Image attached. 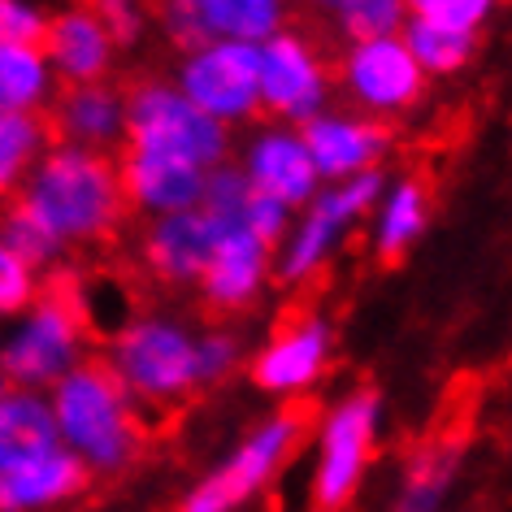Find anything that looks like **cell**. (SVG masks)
Segmentation results:
<instances>
[{"label": "cell", "mask_w": 512, "mask_h": 512, "mask_svg": "<svg viewBox=\"0 0 512 512\" xmlns=\"http://www.w3.org/2000/svg\"><path fill=\"white\" fill-rule=\"evenodd\" d=\"M40 48L48 57V70H53L57 87L105 83L113 61H118V44L109 40V31L100 27L87 5H70L61 14H48Z\"/></svg>", "instance_id": "cell-16"}, {"label": "cell", "mask_w": 512, "mask_h": 512, "mask_svg": "<svg viewBox=\"0 0 512 512\" xmlns=\"http://www.w3.org/2000/svg\"><path fill=\"white\" fill-rule=\"evenodd\" d=\"M53 126H57V144L109 152L113 144L126 139V92H118L109 79L61 87L53 100Z\"/></svg>", "instance_id": "cell-19"}, {"label": "cell", "mask_w": 512, "mask_h": 512, "mask_svg": "<svg viewBox=\"0 0 512 512\" xmlns=\"http://www.w3.org/2000/svg\"><path fill=\"white\" fill-rule=\"evenodd\" d=\"M382 183H387L382 174H361V178H348V183L317 187V196L304 204V209L291 213L287 235L274 248V278H283L291 287L313 283L343 252L352 230L369 217Z\"/></svg>", "instance_id": "cell-6"}, {"label": "cell", "mask_w": 512, "mask_h": 512, "mask_svg": "<svg viewBox=\"0 0 512 512\" xmlns=\"http://www.w3.org/2000/svg\"><path fill=\"white\" fill-rule=\"evenodd\" d=\"M18 209L57 243L96 248L118 235L126 200L118 183V161L109 152H87L70 144H48L31 165L27 183L18 187Z\"/></svg>", "instance_id": "cell-1"}, {"label": "cell", "mask_w": 512, "mask_h": 512, "mask_svg": "<svg viewBox=\"0 0 512 512\" xmlns=\"http://www.w3.org/2000/svg\"><path fill=\"white\" fill-rule=\"evenodd\" d=\"M0 239H5L9 248H14V252L22 256V261L31 265V270H44V265H53V261H61V256H66L53 239L44 235L40 226L31 222L27 213L18 209V204H9L5 217H0Z\"/></svg>", "instance_id": "cell-32"}, {"label": "cell", "mask_w": 512, "mask_h": 512, "mask_svg": "<svg viewBox=\"0 0 512 512\" xmlns=\"http://www.w3.org/2000/svg\"><path fill=\"white\" fill-rule=\"evenodd\" d=\"M300 439L304 413H296V408H283V413L256 421L213 469H204L187 486V495L178 499V512H243L291 465Z\"/></svg>", "instance_id": "cell-5"}, {"label": "cell", "mask_w": 512, "mask_h": 512, "mask_svg": "<svg viewBox=\"0 0 512 512\" xmlns=\"http://www.w3.org/2000/svg\"><path fill=\"white\" fill-rule=\"evenodd\" d=\"M57 100V79L40 44H0V113L40 118Z\"/></svg>", "instance_id": "cell-24"}, {"label": "cell", "mask_w": 512, "mask_h": 512, "mask_svg": "<svg viewBox=\"0 0 512 512\" xmlns=\"http://www.w3.org/2000/svg\"><path fill=\"white\" fill-rule=\"evenodd\" d=\"M243 365V339L235 330H196V378L200 387H213V382H226L235 369Z\"/></svg>", "instance_id": "cell-31"}, {"label": "cell", "mask_w": 512, "mask_h": 512, "mask_svg": "<svg viewBox=\"0 0 512 512\" xmlns=\"http://www.w3.org/2000/svg\"><path fill=\"white\" fill-rule=\"evenodd\" d=\"M248 200H252V187L248 178L239 174L235 161H222L204 174V191H200V213L209 217L217 230H239L243 226V213H248Z\"/></svg>", "instance_id": "cell-29"}, {"label": "cell", "mask_w": 512, "mask_h": 512, "mask_svg": "<svg viewBox=\"0 0 512 512\" xmlns=\"http://www.w3.org/2000/svg\"><path fill=\"white\" fill-rule=\"evenodd\" d=\"M126 148L213 170L230 157V131L204 118L170 79H148L126 92Z\"/></svg>", "instance_id": "cell-8"}, {"label": "cell", "mask_w": 512, "mask_h": 512, "mask_svg": "<svg viewBox=\"0 0 512 512\" xmlns=\"http://www.w3.org/2000/svg\"><path fill=\"white\" fill-rule=\"evenodd\" d=\"M309 161L322 183H348L361 174H378L391 152V131L356 109H326L300 126Z\"/></svg>", "instance_id": "cell-14"}, {"label": "cell", "mask_w": 512, "mask_h": 512, "mask_svg": "<svg viewBox=\"0 0 512 512\" xmlns=\"http://www.w3.org/2000/svg\"><path fill=\"white\" fill-rule=\"evenodd\" d=\"M235 165L256 196L283 204L291 213L304 209V204L317 196V187H322V178H317L309 148H304L296 126H278V122L256 126V131L243 139Z\"/></svg>", "instance_id": "cell-13"}, {"label": "cell", "mask_w": 512, "mask_h": 512, "mask_svg": "<svg viewBox=\"0 0 512 512\" xmlns=\"http://www.w3.org/2000/svg\"><path fill=\"white\" fill-rule=\"evenodd\" d=\"M382 434V400L374 391H348L317 421L309 499L317 512H343L361 495Z\"/></svg>", "instance_id": "cell-7"}, {"label": "cell", "mask_w": 512, "mask_h": 512, "mask_svg": "<svg viewBox=\"0 0 512 512\" xmlns=\"http://www.w3.org/2000/svg\"><path fill=\"white\" fill-rule=\"evenodd\" d=\"M87 9H92L96 22L109 31V40L118 44V53L122 48H135L139 40H144L148 18H152L148 0H92Z\"/></svg>", "instance_id": "cell-34"}, {"label": "cell", "mask_w": 512, "mask_h": 512, "mask_svg": "<svg viewBox=\"0 0 512 512\" xmlns=\"http://www.w3.org/2000/svg\"><path fill=\"white\" fill-rule=\"evenodd\" d=\"M57 430L48 413V395L9 387L0 395V469L27 465L48 452H57Z\"/></svg>", "instance_id": "cell-22"}, {"label": "cell", "mask_w": 512, "mask_h": 512, "mask_svg": "<svg viewBox=\"0 0 512 512\" xmlns=\"http://www.w3.org/2000/svg\"><path fill=\"white\" fill-rule=\"evenodd\" d=\"M48 9L40 0H0V44H40Z\"/></svg>", "instance_id": "cell-35"}, {"label": "cell", "mask_w": 512, "mask_h": 512, "mask_svg": "<svg viewBox=\"0 0 512 512\" xmlns=\"http://www.w3.org/2000/svg\"><path fill=\"white\" fill-rule=\"evenodd\" d=\"M369 248L378 261H400L417 248V239L430 226V191L421 178L404 174L382 183L374 209H369Z\"/></svg>", "instance_id": "cell-21"}, {"label": "cell", "mask_w": 512, "mask_h": 512, "mask_svg": "<svg viewBox=\"0 0 512 512\" xmlns=\"http://www.w3.org/2000/svg\"><path fill=\"white\" fill-rule=\"evenodd\" d=\"M105 365L139 408H170L183 404L191 391H200L196 330L170 313H139L131 322H122L109 339Z\"/></svg>", "instance_id": "cell-3"}, {"label": "cell", "mask_w": 512, "mask_h": 512, "mask_svg": "<svg viewBox=\"0 0 512 512\" xmlns=\"http://www.w3.org/2000/svg\"><path fill=\"white\" fill-rule=\"evenodd\" d=\"M330 96H335V74L300 31H278L256 48V100L270 122L300 131L304 122L330 109Z\"/></svg>", "instance_id": "cell-9"}, {"label": "cell", "mask_w": 512, "mask_h": 512, "mask_svg": "<svg viewBox=\"0 0 512 512\" xmlns=\"http://www.w3.org/2000/svg\"><path fill=\"white\" fill-rule=\"evenodd\" d=\"M309 5H330V0H309Z\"/></svg>", "instance_id": "cell-37"}, {"label": "cell", "mask_w": 512, "mask_h": 512, "mask_svg": "<svg viewBox=\"0 0 512 512\" xmlns=\"http://www.w3.org/2000/svg\"><path fill=\"white\" fill-rule=\"evenodd\" d=\"M326 9L335 14V27L348 44L387 40V35H400L408 22L404 0H330Z\"/></svg>", "instance_id": "cell-28"}, {"label": "cell", "mask_w": 512, "mask_h": 512, "mask_svg": "<svg viewBox=\"0 0 512 512\" xmlns=\"http://www.w3.org/2000/svg\"><path fill=\"white\" fill-rule=\"evenodd\" d=\"M48 148V126L44 118H22V113H0V200L18 196L27 183L31 165Z\"/></svg>", "instance_id": "cell-27"}, {"label": "cell", "mask_w": 512, "mask_h": 512, "mask_svg": "<svg viewBox=\"0 0 512 512\" xmlns=\"http://www.w3.org/2000/svg\"><path fill=\"white\" fill-rule=\"evenodd\" d=\"M92 473H87L70 452H48L27 465L0 469V512H53L61 504H74Z\"/></svg>", "instance_id": "cell-20"}, {"label": "cell", "mask_w": 512, "mask_h": 512, "mask_svg": "<svg viewBox=\"0 0 512 512\" xmlns=\"http://www.w3.org/2000/svg\"><path fill=\"white\" fill-rule=\"evenodd\" d=\"M404 48L413 53L417 70L426 79H452L473 61L478 53V35H465V31H447V27H434V22H421V18H408L404 31H400Z\"/></svg>", "instance_id": "cell-26"}, {"label": "cell", "mask_w": 512, "mask_h": 512, "mask_svg": "<svg viewBox=\"0 0 512 512\" xmlns=\"http://www.w3.org/2000/svg\"><path fill=\"white\" fill-rule=\"evenodd\" d=\"M456 473H460V447L447 443V439L426 443L421 452H413V460H408L391 512H443Z\"/></svg>", "instance_id": "cell-25"}, {"label": "cell", "mask_w": 512, "mask_h": 512, "mask_svg": "<svg viewBox=\"0 0 512 512\" xmlns=\"http://www.w3.org/2000/svg\"><path fill=\"white\" fill-rule=\"evenodd\" d=\"M274 278V248L252 239L248 230H222L213 243V256L200 274V300L217 313H243L265 296Z\"/></svg>", "instance_id": "cell-15"}, {"label": "cell", "mask_w": 512, "mask_h": 512, "mask_svg": "<svg viewBox=\"0 0 512 512\" xmlns=\"http://www.w3.org/2000/svg\"><path fill=\"white\" fill-rule=\"evenodd\" d=\"M83 361H87L83 304L61 296V291H40L0 330V374L18 391L48 395Z\"/></svg>", "instance_id": "cell-4"}, {"label": "cell", "mask_w": 512, "mask_h": 512, "mask_svg": "<svg viewBox=\"0 0 512 512\" xmlns=\"http://www.w3.org/2000/svg\"><path fill=\"white\" fill-rule=\"evenodd\" d=\"M287 5L291 0H196L200 35L261 48L278 31H287Z\"/></svg>", "instance_id": "cell-23"}, {"label": "cell", "mask_w": 512, "mask_h": 512, "mask_svg": "<svg viewBox=\"0 0 512 512\" xmlns=\"http://www.w3.org/2000/svg\"><path fill=\"white\" fill-rule=\"evenodd\" d=\"M9 391V382H5V374H0V395H5Z\"/></svg>", "instance_id": "cell-36"}, {"label": "cell", "mask_w": 512, "mask_h": 512, "mask_svg": "<svg viewBox=\"0 0 512 512\" xmlns=\"http://www.w3.org/2000/svg\"><path fill=\"white\" fill-rule=\"evenodd\" d=\"M204 118L217 126H248L261 118L256 100V48L230 44V40H204L178 57V70L170 79Z\"/></svg>", "instance_id": "cell-10"}, {"label": "cell", "mask_w": 512, "mask_h": 512, "mask_svg": "<svg viewBox=\"0 0 512 512\" xmlns=\"http://www.w3.org/2000/svg\"><path fill=\"white\" fill-rule=\"evenodd\" d=\"M40 270H31L22 256L9 248L5 239H0V322H9V317H18L27 304L40 296Z\"/></svg>", "instance_id": "cell-33"}, {"label": "cell", "mask_w": 512, "mask_h": 512, "mask_svg": "<svg viewBox=\"0 0 512 512\" xmlns=\"http://www.w3.org/2000/svg\"><path fill=\"white\" fill-rule=\"evenodd\" d=\"M335 356V330L322 313H304L296 322L278 326L252 356V382L256 391L291 400V395L313 391Z\"/></svg>", "instance_id": "cell-12"}, {"label": "cell", "mask_w": 512, "mask_h": 512, "mask_svg": "<svg viewBox=\"0 0 512 512\" xmlns=\"http://www.w3.org/2000/svg\"><path fill=\"white\" fill-rule=\"evenodd\" d=\"M204 174L200 165L178 161V157H161V152H135L126 148V157L118 161V183H122V200L126 209L152 217H170L183 209H200V191H204Z\"/></svg>", "instance_id": "cell-17"}, {"label": "cell", "mask_w": 512, "mask_h": 512, "mask_svg": "<svg viewBox=\"0 0 512 512\" xmlns=\"http://www.w3.org/2000/svg\"><path fill=\"white\" fill-rule=\"evenodd\" d=\"M339 87L352 100L356 113L382 122V118H395V113H408L413 105H421L430 79L417 70V61L404 48L400 35H387V40H365V44L343 48Z\"/></svg>", "instance_id": "cell-11"}, {"label": "cell", "mask_w": 512, "mask_h": 512, "mask_svg": "<svg viewBox=\"0 0 512 512\" xmlns=\"http://www.w3.org/2000/svg\"><path fill=\"white\" fill-rule=\"evenodd\" d=\"M217 230L200 209H183L170 217H152L144 230V261L148 270L170 287H196L204 265L213 256Z\"/></svg>", "instance_id": "cell-18"}, {"label": "cell", "mask_w": 512, "mask_h": 512, "mask_svg": "<svg viewBox=\"0 0 512 512\" xmlns=\"http://www.w3.org/2000/svg\"><path fill=\"white\" fill-rule=\"evenodd\" d=\"M48 413L61 452H70L87 473H122L144 447V417L105 361L87 356L48 391Z\"/></svg>", "instance_id": "cell-2"}, {"label": "cell", "mask_w": 512, "mask_h": 512, "mask_svg": "<svg viewBox=\"0 0 512 512\" xmlns=\"http://www.w3.org/2000/svg\"><path fill=\"white\" fill-rule=\"evenodd\" d=\"M404 5H408V18L434 22V27H447V31L478 35L486 22L495 18L499 0H404Z\"/></svg>", "instance_id": "cell-30"}]
</instances>
